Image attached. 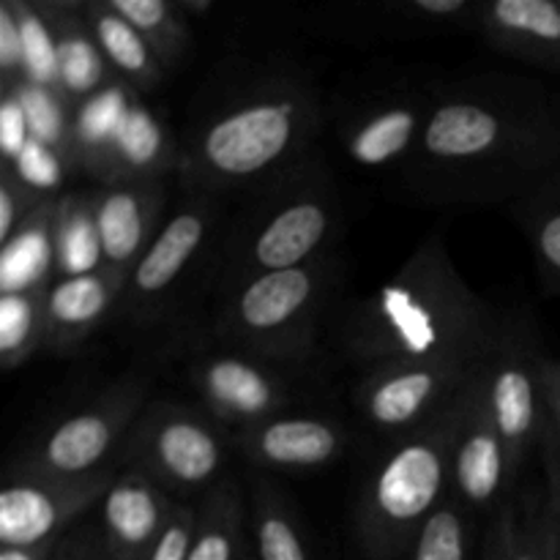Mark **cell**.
<instances>
[{
	"label": "cell",
	"instance_id": "obj_1",
	"mask_svg": "<svg viewBox=\"0 0 560 560\" xmlns=\"http://www.w3.org/2000/svg\"><path fill=\"white\" fill-rule=\"evenodd\" d=\"M492 315L454 271L441 235L427 238L410 260L342 320L345 353L366 366L468 361L485 355Z\"/></svg>",
	"mask_w": 560,
	"mask_h": 560
},
{
	"label": "cell",
	"instance_id": "obj_2",
	"mask_svg": "<svg viewBox=\"0 0 560 560\" xmlns=\"http://www.w3.org/2000/svg\"><path fill=\"white\" fill-rule=\"evenodd\" d=\"M317 131V104L306 85L266 80L208 113L178 145V175L189 195L244 189L301 167Z\"/></svg>",
	"mask_w": 560,
	"mask_h": 560
},
{
	"label": "cell",
	"instance_id": "obj_3",
	"mask_svg": "<svg viewBox=\"0 0 560 560\" xmlns=\"http://www.w3.org/2000/svg\"><path fill=\"white\" fill-rule=\"evenodd\" d=\"M328 175L320 164L304 162L266 186V195L230 224L213 262L217 299L252 277L310 266L328 255L339 224V200Z\"/></svg>",
	"mask_w": 560,
	"mask_h": 560
},
{
	"label": "cell",
	"instance_id": "obj_4",
	"mask_svg": "<svg viewBox=\"0 0 560 560\" xmlns=\"http://www.w3.org/2000/svg\"><path fill=\"white\" fill-rule=\"evenodd\" d=\"M470 388L474 381L430 424L399 438L366 479L359 503V541L370 560L408 558L427 520L443 506Z\"/></svg>",
	"mask_w": 560,
	"mask_h": 560
},
{
	"label": "cell",
	"instance_id": "obj_5",
	"mask_svg": "<svg viewBox=\"0 0 560 560\" xmlns=\"http://www.w3.org/2000/svg\"><path fill=\"white\" fill-rule=\"evenodd\" d=\"M337 257L328 252L310 266L246 279L213 304V342L268 364L304 359L337 288Z\"/></svg>",
	"mask_w": 560,
	"mask_h": 560
},
{
	"label": "cell",
	"instance_id": "obj_6",
	"mask_svg": "<svg viewBox=\"0 0 560 560\" xmlns=\"http://www.w3.org/2000/svg\"><path fill=\"white\" fill-rule=\"evenodd\" d=\"M151 392V375H126L88 408L49 427L14 465L11 476L85 479L109 468L107 459L126 443Z\"/></svg>",
	"mask_w": 560,
	"mask_h": 560
},
{
	"label": "cell",
	"instance_id": "obj_7",
	"mask_svg": "<svg viewBox=\"0 0 560 560\" xmlns=\"http://www.w3.org/2000/svg\"><path fill=\"white\" fill-rule=\"evenodd\" d=\"M547 361L528 317H498L479 361V386L517 474L530 448L541 443Z\"/></svg>",
	"mask_w": 560,
	"mask_h": 560
},
{
	"label": "cell",
	"instance_id": "obj_8",
	"mask_svg": "<svg viewBox=\"0 0 560 560\" xmlns=\"http://www.w3.org/2000/svg\"><path fill=\"white\" fill-rule=\"evenodd\" d=\"M217 202L206 195H189L175 213L164 219L153 244L126 279L118 304V320L129 328H145L162 320L175 304L184 282L206 260L217 233Z\"/></svg>",
	"mask_w": 560,
	"mask_h": 560
},
{
	"label": "cell",
	"instance_id": "obj_9",
	"mask_svg": "<svg viewBox=\"0 0 560 560\" xmlns=\"http://www.w3.org/2000/svg\"><path fill=\"white\" fill-rule=\"evenodd\" d=\"M131 470L162 490L197 492L219 485L228 452L211 419L175 402H148L126 438Z\"/></svg>",
	"mask_w": 560,
	"mask_h": 560
},
{
	"label": "cell",
	"instance_id": "obj_10",
	"mask_svg": "<svg viewBox=\"0 0 560 560\" xmlns=\"http://www.w3.org/2000/svg\"><path fill=\"white\" fill-rule=\"evenodd\" d=\"M476 366L479 361L366 366L355 386V408L372 427L405 438L441 416L474 381Z\"/></svg>",
	"mask_w": 560,
	"mask_h": 560
},
{
	"label": "cell",
	"instance_id": "obj_11",
	"mask_svg": "<svg viewBox=\"0 0 560 560\" xmlns=\"http://www.w3.org/2000/svg\"><path fill=\"white\" fill-rule=\"evenodd\" d=\"M113 468L85 479H44V476H9L0 492V545L44 547L58 545L71 528L102 503L113 481Z\"/></svg>",
	"mask_w": 560,
	"mask_h": 560
},
{
	"label": "cell",
	"instance_id": "obj_12",
	"mask_svg": "<svg viewBox=\"0 0 560 560\" xmlns=\"http://www.w3.org/2000/svg\"><path fill=\"white\" fill-rule=\"evenodd\" d=\"M189 381L213 421L238 427V432L279 416L290 399V388L277 364L224 348L202 353L189 366Z\"/></svg>",
	"mask_w": 560,
	"mask_h": 560
},
{
	"label": "cell",
	"instance_id": "obj_13",
	"mask_svg": "<svg viewBox=\"0 0 560 560\" xmlns=\"http://www.w3.org/2000/svg\"><path fill=\"white\" fill-rule=\"evenodd\" d=\"M178 503L148 476H118L98 503V541L104 560H148Z\"/></svg>",
	"mask_w": 560,
	"mask_h": 560
},
{
	"label": "cell",
	"instance_id": "obj_14",
	"mask_svg": "<svg viewBox=\"0 0 560 560\" xmlns=\"http://www.w3.org/2000/svg\"><path fill=\"white\" fill-rule=\"evenodd\" d=\"M512 481H517V470L512 465L506 441L487 410L479 386V366H476L468 410H465L452 457L454 492L463 506L490 509L506 495Z\"/></svg>",
	"mask_w": 560,
	"mask_h": 560
},
{
	"label": "cell",
	"instance_id": "obj_15",
	"mask_svg": "<svg viewBox=\"0 0 560 560\" xmlns=\"http://www.w3.org/2000/svg\"><path fill=\"white\" fill-rule=\"evenodd\" d=\"M91 195L104 268L129 273L164 224V180L102 186Z\"/></svg>",
	"mask_w": 560,
	"mask_h": 560
},
{
	"label": "cell",
	"instance_id": "obj_16",
	"mask_svg": "<svg viewBox=\"0 0 560 560\" xmlns=\"http://www.w3.org/2000/svg\"><path fill=\"white\" fill-rule=\"evenodd\" d=\"M80 167L104 186L164 180L170 170L178 167V145L153 109L135 102L107 145L80 162Z\"/></svg>",
	"mask_w": 560,
	"mask_h": 560
},
{
	"label": "cell",
	"instance_id": "obj_17",
	"mask_svg": "<svg viewBox=\"0 0 560 560\" xmlns=\"http://www.w3.org/2000/svg\"><path fill=\"white\" fill-rule=\"evenodd\" d=\"M129 273L102 268L85 277L58 279L47 290V350L71 353L118 315Z\"/></svg>",
	"mask_w": 560,
	"mask_h": 560
},
{
	"label": "cell",
	"instance_id": "obj_18",
	"mask_svg": "<svg viewBox=\"0 0 560 560\" xmlns=\"http://www.w3.org/2000/svg\"><path fill=\"white\" fill-rule=\"evenodd\" d=\"M246 457L262 468L306 470L334 463L345 446V432L315 416H271L238 432Z\"/></svg>",
	"mask_w": 560,
	"mask_h": 560
},
{
	"label": "cell",
	"instance_id": "obj_19",
	"mask_svg": "<svg viewBox=\"0 0 560 560\" xmlns=\"http://www.w3.org/2000/svg\"><path fill=\"white\" fill-rule=\"evenodd\" d=\"M481 31L503 52L560 71V3L495 0L481 9Z\"/></svg>",
	"mask_w": 560,
	"mask_h": 560
},
{
	"label": "cell",
	"instance_id": "obj_20",
	"mask_svg": "<svg viewBox=\"0 0 560 560\" xmlns=\"http://www.w3.org/2000/svg\"><path fill=\"white\" fill-rule=\"evenodd\" d=\"M88 3H47L42 5L44 16L52 25L55 38H58L60 55V77H58V96L74 113L77 104L96 96L109 82L107 60L93 38L91 27L85 20Z\"/></svg>",
	"mask_w": 560,
	"mask_h": 560
},
{
	"label": "cell",
	"instance_id": "obj_21",
	"mask_svg": "<svg viewBox=\"0 0 560 560\" xmlns=\"http://www.w3.org/2000/svg\"><path fill=\"white\" fill-rule=\"evenodd\" d=\"M430 104L424 98H397L366 113L345 131V148L361 167H386L416 153L424 131Z\"/></svg>",
	"mask_w": 560,
	"mask_h": 560
},
{
	"label": "cell",
	"instance_id": "obj_22",
	"mask_svg": "<svg viewBox=\"0 0 560 560\" xmlns=\"http://www.w3.org/2000/svg\"><path fill=\"white\" fill-rule=\"evenodd\" d=\"M487 560H560V530L550 492H525L503 503L490 541Z\"/></svg>",
	"mask_w": 560,
	"mask_h": 560
},
{
	"label": "cell",
	"instance_id": "obj_23",
	"mask_svg": "<svg viewBox=\"0 0 560 560\" xmlns=\"http://www.w3.org/2000/svg\"><path fill=\"white\" fill-rule=\"evenodd\" d=\"M55 217L58 197H49L14 238L0 246V293L49 290L55 282Z\"/></svg>",
	"mask_w": 560,
	"mask_h": 560
},
{
	"label": "cell",
	"instance_id": "obj_24",
	"mask_svg": "<svg viewBox=\"0 0 560 560\" xmlns=\"http://www.w3.org/2000/svg\"><path fill=\"white\" fill-rule=\"evenodd\" d=\"M85 20L107 66L126 85L151 91L162 82L164 69H167L162 55L153 49V44L137 27H131L124 16L115 14L107 0L88 3Z\"/></svg>",
	"mask_w": 560,
	"mask_h": 560
},
{
	"label": "cell",
	"instance_id": "obj_25",
	"mask_svg": "<svg viewBox=\"0 0 560 560\" xmlns=\"http://www.w3.org/2000/svg\"><path fill=\"white\" fill-rule=\"evenodd\" d=\"M244 498L233 479L213 485L197 509L189 560H244Z\"/></svg>",
	"mask_w": 560,
	"mask_h": 560
},
{
	"label": "cell",
	"instance_id": "obj_26",
	"mask_svg": "<svg viewBox=\"0 0 560 560\" xmlns=\"http://www.w3.org/2000/svg\"><path fill=\"white\" fill-rule=\"evenodd\" d=\"M104 255L93 195L58 197L55 217V282L102 271Z\"/></svg>",
	"mask_w": 560,
	"mask_h": 560
},
{
	"label": "cell",
	"instance_id": "obj_27",
	"mask_svg": "<svg viewBox=\"0 0 560 560\" xmlns=\"http://www.w3.org/2000/svg\"><path fill=\"white\" fill-rule=\"evenodd\" d=\"M47 348V290L0 293V364L5 372Z\"/></svg>",
	"mask_w": 560,
	"mask_h": 560
},
{
	"label": "cell",
	"instance_id": "obj_28",
	"mask_svg": "<svg viewBox=\"0 0 560 560\" xmlns=\"http://www.w3.org/2000/svg\"><path fill=\"white\" fill-rule=\"evenodd\" d=\"M249 525L257 560H312L288 501L273 487L255 481L249 498Z\"/></svg>",
	"mask_w": 560,
	"mask_h": 560
},
{
	"label": "cell",
	"instance_id": "obj_29",
	"mask_svg": "<svg viewBox=\"0 0 560 560\" xmlns=\"http://www.w3.org/2000/svg\"><path fill=\"white\" fill-rule=\"evenodd\" d=\"M131 93L124 85H107L96 96L77 104L71 113V162L80 164L102 151L126 118L131 107Z\"/></svg>",
	"mask_w": 560,
	"mask_h": 560
},
{
	"label": "cell",
	"instance_id": "obj_30",
	"mask_svg": "<svg viewBox=\"0 0 560 560\" xmlns=\"http://www.w3.org/2000/svg\"><path fill=\"white\" fill-rule=\"evenodd\" d=\"M115 14L124 16L131 27L153 44L164 63H175L189 49V27L178 3L170 0H107Z\"/></svg>",
	"mask_w": 560,
	"mask_h": 560
},
{
	"label": "cell",
	"instance_id": "obj_31",
	"mask_svg": "<svg viewBox=\"0 0 560 560\" xmlns=\"http://www.w3.org/2000/svg\"><path fill=\"white\" fill-rule=\"evenodd\" d=\"M11 5H14V14L22 33L25 80L33 82V85L49 88V91L58 93L60 55L52 25H49V20L44 16L42 5L20 3V0H11Z\"/></svg>",
	"mask_w": 560,
	"mask_h": 560
},
{
	"label": "cell",
	"instance_id": "obj_32",
	"mask_svg": "<svg viewBox=\"0 0 560 560\" xmlns=\"http://www.w3.org/2000/svg\"><path fill=\"white\" fill-rule=\"evenodd\" d=\"M525 200V197H523ZM536 260L550 288L560 290V186L528 195L523 213Z\"/></svg>",
	"mask_w": 560,
	"mask_h": 560
},
{
	"label": "cell",
	"instance_id": "obj_33",
	"mask_svg": "<svg viewBox=\"0 0 560 560\" xmlns=\"http://www.w3.org/2000/svg\"><path fill=\"white\" fill-rule=\"evenodd\" d=\"M20 102L25 107L27 126L33 140L44 142L63 159H71V107L55 91L33 82L16 85Z\"/></svg>",
	"mask_w": 560,
	"mask_h": 560
},
{
	"label": "cell",
	"instance_id": "obj_34",
	"mask_svg": "<svg viewBox=\"0 0 560 560\" xmlns=\"http://www.w3.org/2000/svg\"><path fill=\"white\" fill-rule=\"evenodd\" d=\"M468 547L465 506H459V501H443L416 536L408 560H468Z\"/></svg>",
	"mask_w": 560,
	"mask_h": 560
},
{
	"label": "cell",
	"instance_id": "obj_35",
	"mask_svg": "<svg viewBox=\"0 0 560 560\" xmlns=\"http://www.w3.org/2000/svg\"><path fill=\"white\" fill-rule=\"evenodd\" d=\"M49 200V195L31 189L16 178L14 170L5 164L3 178H0V246L14 238L16 230Z\"/></svg>",
	"mask_w": 560,
	"mask_h": 560
},
{
	"label": "cell",
	"instance_id": "obj_36",
	"mask_svg": "<svg viewBox=\"0 0 560 560\" xmlns=\"http://www.w3.org/2000/svg\"><path fill=\"white\" fill-rule=\"evenodd\" d=\"M63 164L66 159L60 156L58 151H52V148L44 145V142L31 140L25 151L20 153V159L11 162L9 167L14 170L16 178H20L22 184L42 191V195H49V191L63 180Z\"/></svg>",
	"mask_w": 560,
	"mask_h": 560
},
{
	"label": "cell",
	"instance_id": "obj_37",
	"mask_svg": "<svg viewBox=\"0 0 560 560\" xmlns=\"http://www.w3.org/2000/svg\"><path fill=\"white\" fill-rule=\"evenodd\" d=\"M31 140V126H27L20 93H16V88L3 91V98H0V151H3V162H16Z\"/></svg>",
	"mask_w": 560,
	"mask_h": 560
},
{
	"label": "cell",
	"instance_id": "obj_38",
	"mask_svg": "<svg viewBox=\"0 0 560 560\" xmlns=\"http://www.w3.org/2000/svg\"><path fill=\"white\" fill-rule=\"evenodd\" d=\"M0 74H3V91H11L20 82H25L22 33L11 0L0 5Z\"/></svg>",
	"mask_w": 560,
	"mask_h": 560
},
{
	"label": "cell",
	"instance_id": "obj_39",
	"mask_svg": "<svg viewBox=\"0 0 560 560\" xmlns=\"http://www.w3.org/2000/svg\"><path fill=\"white\" fill-rule=\"evenodd\" d=\"M195 525H197V512L191 506H178L175 509L173 520L164 528L162 539L153 547L151 558L148 560H189L191 539H195Z\"/></svg>",
	"mask_w": 560,
	"mask_h": 560
},
{
	"label": "cell",
	"instance_id": "obj_40",
	"mask_svg": "<svg viewBox=\"0 0 560 560\" xmlns=\"http://www.w3.org/2000/svg\"><path fill=\"white\" fill-rule=\"evenodd\" d=\"M541 443L547 446V459L560 463V364L547 361L545 372V430Z\"/></svg>",
	"mask_w": 560,
	"mask_h": 560
},
{
	"label": "cell",
	"instance_id": "obj_41",
	"mask_svg": "<svg viewBox=\"0 0 560 560\" xmlns=\"http://www.w3.org/2000/svg\"><path fill=\"white\" fill-rule=\"evenodd\" d=\"M49 560H104L102 541H98L96 525L77 523L55 547Z\"/></svg>",
	"mask_w": 560,
	"mask_h": 560
},
{
	"label": "cell",
	"instance_id": "obj_42",
	"mask_svg": "<svg viewBox=\"0 0 560 560\" xmlns=\"http://www.w3.org/2000/svg\"><path fill=\"white\" fill-rule=\"evenodd\" d=\"M474 5L468 0H413L410 3V11L424 20H452V16L465 14L470 11Z\"/></svg>",
	"mask_w": 560,
	"mask_h": 560
},
{
	"label": "cell",
	"instance_id": "obj_43",
	"mask_svg": "<svg viewBox=\"0 0 560 560\" xmlns=\"http://www.w3.org/2000/svg\"><path fill=\"white\" fill-rule=\"evenodd\" d=\"M55 547H58V545L3 547V550H0V560H49V558H52Z\"/></svg>",
	"mask_w": 560,
	"mask_h": 560
},
{
	"label": "cell",
	"instance_id": "obj_44",
	"mask_svg": "<svg viewBox=\"0 0 560 560\" xmlns=\"http://www.w3.org/2000/svg\"><path fill=\"white\" fill-rule=\"evenodd\" d=\"M547 465H550V501H552V512H556L558 530H560V463H547Z\"/></svg>",
	"mask_w": 560,
	"mask_h": 560
},
{
	"label": "cell",
	"instance_id": "obj_45",
	"mask_svg": "<svg viewBox=\"0 0 560 560\" xmlns=\"http://www.w3.org/2000/svg\"><path fill=\"white\" fill-rule=\"evenodd\" d=\"M175 3H178L180 14L189 20L191 14H206V11H211L213 0H175Z\"/></svg>",
	"mask_w": 560,
	"mask_h": 560
},
{
	"label": "cell",
	"instance_id": "obj_46",
	"mask_svg": "<svg viewBox=\"0 0 560 560\" xmlns=\"http://www.w3.org/2000/svg\"><path fill=\"white\" fill-rule=\"evenodd\" d=\"M244 560H257V556H246Z\"/></svg>",
	"mask_w": 560,
	"mask_h": 560
}]
</instances>
